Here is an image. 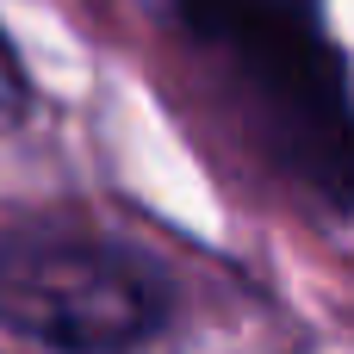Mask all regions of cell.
Masks as SVG:
<instances>
[{"label":"cell","mask_w":354,"mask_h":354,"mask_svg":"<svg viewBox=\"0 0 354 354\" xmlns=\"http://www.w3.org/2000/svg\"><path fill=\"white\" fill-rule=\"evenodd\" d=\"M249 100L268 149L324 199L354 205V100L317 0H174Z\"/></svg>","instance_id":"1"},{"label":"cell","mask_w":354,"mask_h":354,"mask_svg":"<svg viewBox=\"0 0 354 354\" xmlns=\"http://www.w3.org/2000/svg\"><path fill=\"white\" fill-rule=\"evenodd\" d=\"M168 280L149 255L68 224L0 230V330L50 348H131L168 324Z\"/></svg>","instance_id":"2"},{"label":"cell","mask_w":354,"mask_h":354,"mask_svg":"<svg viewBox=\"0 0 354 354\" xmlns=\"http://www.w3.org/2000/svg\"><path fill=\"white\" fill-rule=\"evenodd\" d=\"M19 112H25V68H19V56H12V44H6V31H0V131H6V124H19Z\"/></svg>","instance_id":"3"}]
</instances>
